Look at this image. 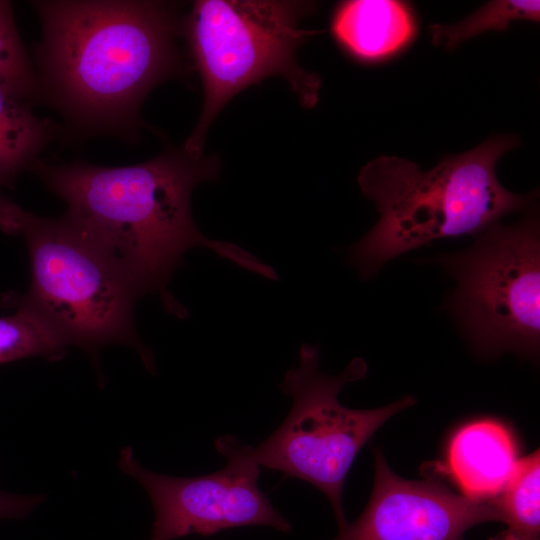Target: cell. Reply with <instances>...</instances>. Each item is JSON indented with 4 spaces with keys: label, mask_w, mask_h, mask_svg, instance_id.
I'll list each match as a JSON object with an SVG mask.
<instances>
[{
    "label": "cell",
    "mask_w": 540,
    "mask_h": 540,
    "mask_svg": "<svg viewBox=\"0 0 540 540\" xmlns=\"http://www.w3.org/2000/svg\"><path fill=\"white\" fill-rule=\"evenodd\" d=\"M41 23L35 104L57 110L65 134L137 138L142 102L185 73L173 3L147 0L32 1Z\"/></svg>",
    "instance_id": "1"
},
{
    "label": "cell",
    "mask_w": 540,
    "mask_h": 540,
    "mask_svg": "<svg viewBox=\"0 0 540 540\" xmlns=\"http://www.w3.org/2000/svg\"><path fill=\"white\" fill-rule=\"evenodd\" d=\"M219 170L218 157H196L184 147H168L151 160L123 167L39 159L30 169L66 203L63 217L120 268L141 297L156 294L178 318L188 311L168 284L192 248H207L252 273L279 279L255 255L210 239L196 226L192 192L202 182L217 180Z\"/></svg>",
    "instance_id": "2"
},
{
    "label": "cell",
    "mask_w": 540,
    "mask_h": 540,
    "mask_svg": "<svg viewBox=\"0 0 540 540\" xmlns=\"http://www.w3.org/2000/svg\"><path fill=\"white\" fill-rule=\"evenodd\" d=\"M516 145L511 136H495L426 172L395 156L368 162L358 184L380 218L349 248L347 261L367 280L403 253L436 239L480 234L524 209L531 197L508 191L495 172L498 159Z\"/></svg>",
    "instance_id": "3"
},
{
    "label": "cell",
    "mask_w": 540,
    "mask_h": 540,
    "mask_svg": "<svg viewBox=\"0 0 540 540\" xmlns=\"http://www.w3.org/2000/svg\"><path fill=\"white\" fill-rule=\"evenodd\" d=\"M303 1L199 0L183 18L182 36L203 86L200 118L183 147L202 156L207 131L226 103L250 85L282 76L305 108L318 101L320 77L302 69L297 49L319 31L300 22Z\"/></svg>",
    "instance_id": "4"
},
{
    "label": "cell",
    "mask_w": 540,
    "mask_h": 540,
    "mask_svg": "<svg viewBox=\"0 0 540 540\" xmlns=\"http://www.w3.org/2000/svg\"><path fill=\"white\" fill-rule=\"evenodd\" d=\"M19 223L31 282L25 294L9 296L38 314L67 346L96 355L105 345H128L154 373V357L135 329L141 295L120 268L63 216L22 209Z\"/></svg>",
    "instance_id": "5"
},
{
    "label": "cell",
    "mask_w": 540,
    "mask_h": 540,
    "mask_svg": "<svg viewBox=\"0 0 540 540\" xmlns=\"http://www.w3.org/2000/svg\"><path fill=\"white\" fill-rule=\"evenodd\" d=\"M317 346L302 344L299 365L284 376L280 388L292 399L282 424L261 444L248 446L260 467L283 472L319 489L330 501L339 526L345 520L342 493L347 473L372 435L394 414L415 404L406 395L384 407L350 409L338 400L341 389L366 377L367 364L353 359L337 376L319 369Z\"/></svg>",
    "instance_id": "6"
},
{
    "label": "cell",
    "mask_w": 540,
    "mask_h": 540,
    "mask_svg": "<svg viewBox=\"0 0 540 540\" xmlns=\"http://www.w3.org/2000/svg\"><path fill=\"white\" fill-rule=\"evenodd\" d=\"M456 279L450 308L483 356L535 357L540 340V236L532 214L489 227L468 249L435 260Z\"/></svg>",
    "instance_id": "7"
},
{
    "label": "cell",
    "mask_w": 540,
    "mask_h": 540,
    "mask_svg": "<svg viewBox=\"0 0 540 540\" xmlns=\"http://www.w3.org/2000/svg\"><path fill=\"white\" fill-rule=\"evenodd\" d=\"M215 446L227 458L226 466L192 478L149 471L135 459L132 447L122 448L120 470L142 485L155 510L150 540H174L194 533L210 536L246 525L291 530L290 523L260 491V467L250 458L248 446L231 436L219 437Z\"/></svg>",
    "instance_id": "8"
},
{
    "label": "cell",
    "mask_w": 540,
    "mask_h": 540,
    "mask_svg": "<svg viewBox=\"0 0 540 540\" xmlns=\"http://www.w3.org/2000/svg\"><path fill=\"white\" fill-rule=\"evenodd\" d=\"M375 479L361 515L334 540H464L471 527L500 521L495 498L473 500L432 480L395 474L374 450Z\"/></svg>",
    "instance_id": "9"
},
{
    "label": "cell",
    "mask_w": 540,
    "mask_h": 540,
    "mask_svg": "<svg viewBox=\"0 0 540 540\" xmlns=\"http://www.w3.org/2000/svg\"><path fill=\"white\" fill-rule=\"evenodd\" d=\"M518 449L510 430L484 419L470 422L451 437L446 453V473L473 500L497 497L513 476Z\"/></svg>",
    "instance_id": "10"
},
{
    "label": "cell",
    "mask_w": 540,
    "mask_h": 540,
    "mask_svg": "<svg viewBox=\"0 0 540 540\" xmlns=\"http://www.w3.org/2000/svg\"><path fill=\"white\" fill-rule=\"evenodd\" d=\"M413 21L399 1L353 0L337 8L332 31L351 54L376 59L404 46L413 34Z\"/></svg>",
    "instance_id": "11"
},
{
    "label": "cell",
    "mask_w": 540,
    "mask_h": 540,
    "mask_svg": "<svg viewBox=\"0 0 540 540\" xmlns=\"http://www.w3.org/2000/svg\"><path fill=\"white\" fill-rule=\"evenodd\" d=\"M32 104L0 85V186L12 187L62 128L32 111Z\"/></svg>",
    "instance_id": "12"
},
{
    "label": "cell",
    "mask_w": 540,
    "mask_h": 540,
    "mask_svg": "<svg viewBox=\"0 0 540 540\" xmlns=\"http://www.w3.org/2000/svg\"><path fill=\"white\" fill-rule=\"evenodd\" d=\"M540 456L539 450L520 458L517 468L495 497L500 521L514 540L540 538Z\"/></svg>",
    "instance_id": "13"
},
{
    "label": "cell",
    "mask_w": 540,
    "mask_h": 540,
    "mask_svg": "<svg viewBox=\"0 0 540 540\" xmlns=\"http://www.w3.org/2000/svg\"><path fill=\"white\" fill-rule=\"evenodd\" d=\"M14 314L0 317V364L40 356L59 360L67 345L34 311L6 295Z\"/></svg>",
    "instance_id": "14"
},
{
    "label": "cell",
    "mask_w": 540,
    "mask_h": 540,
    "mask_svg": "<svg viewBox=\"0 0 540 540\" xmlns=\"http://www.w3.org/2000/svg\"><path fill=\"white\" fill-rule=\"evenodd\" d=\"M540 2L520 0L491 1L464 20L430 27L435 45L452 49L461 42L490 30H504L513 20L539 21Z\"/></svg>",
    "instance_id": "15"
},
{
    "label": "cell",
    "mask_w": 540,
    "mask_h": 540,
    "mask_svg": "<svg viewBox=\"0 0 540 540\" xmlns=\"http://www.w3.org/2000/svg\"><path fill=\"white\" fill-rule=\"evenodd\" d=\"M0 85L35 104L36 76L19 36L12 4L0 0Z\"/></svg>",
    "instance_id": "16"
},
{
    "label": "cell",
    "mask_w": 540,
    "mask_h": 540,
    "mask_svg": "<svg viewBox=\"0 0 540 540\" xmlns=\"http://www.w3.org/2000/svg\"><path fill=\"white\" fill-rule=\"evenodd\" d=\"M44 499L38 495H20L0 490V520L25 519Z\"/></svg>",
    "instance_id": "17"
},
{
    "label": "cell",
    "mask_w": 540,
    "mask_h": 540,
    "mask_svg": "<svg viewBox=\"0 0 540 540\" xmlns=\"http://www.w3.org/2000/svg\"><path fill=\"white\" fill-rule=\"evenodd\" d=\"M1 188V186H0ZM22 208L5 198L0 190V231L14 235L20 233V214Z\"/></svg>",
    "instance_id": "18"
},
{
    "label": "cell",
    "mask_w": 540,
    "mask_h": 540,
    "mask_svg": "<svg viewBox=\"0 0 540 540\" xmlns=\"http://www.w3.org/2000/svg\"><path fill=\"white\" fill-rule=\"evenodd\" d=\"M489 540H514V538L506 530H504L496 536L491 537Z\"/></svg>",
    "instance_id": "19"
}]
</instances>
